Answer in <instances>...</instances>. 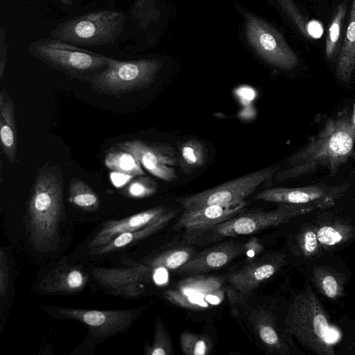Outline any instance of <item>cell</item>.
Instances as JSON below:
<instances>
[{
    "label": "cell",
    "instance_id": "cell-1",
    "mask_svg": "<svg viewBox=\"0 0 355 355\" xmlns=\"http://www.w3.org/2000/svg\"><path fill=\"white\" fill-rule=\"evenodd\" d=\"M355 120L348 109L327 119L323 126L300 150L291 155L286 166L275 175L285 181L325 170L336 176L340 168L355 157Z\"/></svg>",
    "mask_w": 355,
    "mask_h": 355
},
{
    "label": "cell",
    "instance_id": "cell-2",
    "mask_svg": "<svg viewBox=\"0 0 355 355\" xmlns=\"http://www.w3.org/2000/svg\"><path fill=\"white\" fill-rule=\"evenodd\" d=\"M29 241L36 251H54L60 242L63 214V174L58 166L46 164L38 171L28 203Z\"/></svg>",
    "mask_w": 355,
    "mask_h": 355
},
{
    "label": "cell",
    "instance_id": "cell-3",
    "mask_svg": "<svg viewBox=\"0 0 355 355\" xmlns=\"http://www.w3.org/2000/svg\"><path fill=\"white\" fill-rule=\"evenodd\" d=\"M283 329L304 348L318 355H334L335 347L342 337L309 283L293 297Z\"/></svg>",
    "mask_w": 355,
    "mask_h": 355
},
{
    "label": "cell",
    "instance_id": "cell-4",
    "mask_svg": "<svg viewBox=\"0 0 355 355\" xmlns=\"http://www.w3.org/2000/svg\"><path fill=\"white\" fill-rule=\"evenodd\" d=\"M320 208L315 205L279 204L269 211H256L235 216L208 227L185 231L183 241L187 244L202 245L225 237H234L257 233L276 227L291 219Z\"/></svg>",
    "mask_w": 355,
    "mask_h": 355
},
{
    "label": "cell",
    "instance_id": "cell-5",
    "mask_svg": "<svg viewBox=\"0 0 355 355\" xmlns=\"http://www.w3.org/2000/svg\"><path fill=\"white\" fill-rule=\"evenodd\" d=\"M28 51L49 67L84 80L104 69L112 59L51 37L32 43Z\"/></svg>",
    "mask_w": 355,
    "mask_h": 355
},
{
    "label": "cell",
    "instance_id": "cell-6",
    "mask_svg": "<svg viewBox=\"0 0 355 355\" xmlns=\"http://www.w3.org/2000/svg\"><path fill=\"white\" fill-rule=\"evenodd\" d=\"M125 23V16L121 12L95 11L60 23L51 32V37L73 45H105L118 38Z\"/></svg>",
    "mask_w": 355,
    "mask_h": 355
},
{
    "label": "cell",
    "instance_id": "cell-7",
    "mask_svg": "<svg viewBox=\"0 0 355 355\" xmlns=\"http://www.w3.org/2000/svg\"><path fill=\"white\" fill-rule=\"evenodd\" d=\"M161 67L158 60L120 61L112 58L104 69L87 81L99 94L120 96L150 86Z\"/></svg>",
    "mask_w": 355,
    "mask_h": 355
},
{
    "label": "cell",
    "instance_id": "cell-8",
    "mask_svg": "<svg viewBox=\"0 0 355 355\" xmlns=\"http://www.w3.org/2000/svg\"><path fill=\"white\" fill-rule=\"evenodd\" d=\"M42 310L51 318L80 322L88 329L90 338L101 342L128 331L147 308L142 306L125 309L96 310L44 305Z\"/></svg>",
    "mask_w": 355,
    "mask_h": 355
},
{
    "label": "cell",
    "instance_id": "cell-9",
    "mask_svg": "<svg viewBox=\"0 0 355 355\" xmlns=\"http://www.w3.org/2000/svg\"><path fill=\"white\" fill-rule=\"evenodd\" d=\"M280 169L274 165L246 174L217 187L199 193L180 197L177 202L185 209L205 205H229L244 201L265 181L271 179Z\"/></svg>",
    "mask_w": 355,
    "mask_h": 355
},
{
    "label": "cell",
    "instance_id": "cell-10",
    "mask_svg": "<svg viewBox=\"0 0 355 355\" xmlns=\"http://www.w3.org/2000/svg\"><path fill=\"white\" fill-rule=\"evenodd\" d=\"M245 35L254 51L268 64L291 70L298 64L295 52L274 27L252 14H246Z\"/></svg>",
    "mask_w": 355,
    "mask_h": 355
},
{
    "label": "cell",
    "instance_id": "cell-11",
    "mask_svg": "<svg viewBox=\"0 0 355 355\" xmlns=\"http://www.w3.org/2000/svg\"><path fill=\"white\" fill-rule=\"evenodd\" d=\"M351 187L349 183L336 185L316 184L301 187H274L261 191L254 199L278 204L315 205L320 209L333 206Z\"/></svg>",
    "mask_w": 355,
    "mask_h": 355
},
{
    "label": "cell",
    "instance_id": "cell-12",
    "mask_svg": "<svg viewBox=\"0 0 355 355\" xmlns=\"http://www.w3.org/2000/svg\"><path fill=\"white\" fill-rule=\"evenodd\" d=\"M115 146L134 155L141 166L154 176L168 182L177 178L175 167L178 165V156L171 146L133 139Z\"/></svg>",
    "mask_w": 355,
    "mask_h": 355
},
{
    "label": "cell",
    "instance_id": "cell-13",
    "mask_svg": "<svg viewBox=\"0 0 355 355\" xmlns=\"http://www.w3.org/2000/svg\"><path fill=\"white\" fill-rule=\"evenodd\" d=\"M154 270L140 262L130 261L128 268H93L92 275L101 286L113 293L137 295L144 292V284L150 281Z\"/></svg>",
    "mask_w": 355,
    "mask_h": 355
},
{
    "label": "cell",
    "instance_id": "cell-14",
    "mask_svg": "<svg viewBox=\"0 0 355 355\" xmlns=\"http://www.w3.org/2000/svg\"><path fill=\"white\" fill-rule=\"evenodd\" d=\"M285 262L284 254H267L232 273L228 278V283L239 294L248 296L275 275Z\"/></svg>",
    "mask_w": 355,
    "mask_h": 355
},
{
    "label": "cell",
    "instance_id": "cell-15",
    "mask_svg": "<svg viewBox=\"0 0 355 355\" xmlns=\"http://www.w3.org/2000/svg\"><path fill=\"white\" fill-rule=\"evenodd\" d=\"M172 209L166 206H158L119 220L105 221L101 230L89 243L92 250L106 245L118 235L145 227L167 214Z\"/></svg>",
    "mask_w": 355,
    "mask_h": 355
},
{
    "label": "cell",
    "instance_id": "cell-16",
    "mask_svg": "<svg viewBox=\"0 0 355 355\" xmlns=\"http://www.w3.org/2000/svg\"><path fill=\"white\" fill-rule=\"evenodd\" d=\"M246 252L245 245L226 241L196 253L178 270L182 274L198 275L226 266Z\"/></svg>",
    "mask_w": 355,
    "mask_h": 355
},
{
    "label": "cell",
    "instance_id": "cell-17",
    "mask_svg": "<svg viewBox=\"0 0 355 355\" xmlns=\"http://www.w3.org/2000/svg\"><path fill=\"white\" fill-rule=\"evenodd\" d=\"M247 205L245 200L229 205H211L185 209L174 230L191 231L221 223L238 215Z\"/></svg>",
    "mask_w": 355,
    "mask_h": 355
},
{
    "label": "cell",
    "instance_id": "cell-18",
    "mask_svg": "<svg viewBox=\"0 0 355 355\" xmlns=\"http://www.w3.org/2000/svg\"><path fill=\"white\" fill-rule=\"evenodd\" d=\"M250 320L259 338L268 351L282 355L291 353V337L278 326L271 311L260 308L254 309Z\"/></svg>",
    "mask_w": 355,
    "mask_h": 355
},
{
    "label": "cell",
    "instance_id": "cell-19",
    "mask_svg": "<svg viewBox=\"0 0 355 355\" xmlns=\"http://www.w3.org/2000/svg\"><path fill=\"white\" fill-rule=\"evenodd\" d=\"M87 274L78 266L62 265L51 270L40 281L39 290L46 294H74L82 291Z\"/></svg>",
    "mask_w": 355,
    "mask_h": 355
},
{
    "label": "cell",
    "instance_id": "cell-20",
    "mask_svg": "<svg viewBox=\"0 0 355 355\" xmlns=\"http://www.w3.org/2000/svg\"><path fill=\"white\" fill-rule=\"evenodd\" d=\"M0 141L5 157L13 164L17 157V132L15 104L6 89L0 92Z\"/></svg>",
    "mask_w": 355,
    "mask_h": 355
},
{
    "label": "cell",
    "instance_id": "cell-21",
    "mask_svg": "<svg viewBox=\"0 0 355 355\" xmlns=\"http://www.w3.org/2000/svg\"><path fill=\"white\" fill-rule=\"evenodd\" d=\"M177 214L178 210L172 209L167 214L155 223L139 230L121 234L106 245L90 250L89 254L103 255L135 244L163 229Z\"/></svg>",
    "mask_w": 355,
    "mask_h": 355
},
{
    "label": "cell",
    "instance_id": "cell-22",
    "mask_svg": "<svg viewBox=\"0 0 355 355\" xmlns=\"http://www.w3.org/2000/svg\"><path fill=\"white\" fill-rule=\"evenodd\" d=\"M355 70V0H352L345 35L336 63V76L349 83Z\"/></svg>",
    "mask_w": 355,
    "mask_h": 355
},
{
    "label": "cell",
    "instance_id": "cell-23",
    "mask_svg": "<svg viewBox=\"0 0 355 355\" xmlns=\"http://www.w3.org/2000/svg\"><path fill=\"white\" fill-rule=\"evenodd\" d=\"M315 225L317 236L323 248L343 244L352 239L355 231L352 226L337 219L324 216Z\"/></svg>",
    "mask_w": 355,
    "mask_h": 355
},
{
    "label": "cell",
    "instance_id": "cell-24",
    "mask_svg": "<svg viewBox=\"0 0 355 355\" xmlns=\"http://www.w3.org/2000/svg\"><path fill=\"white\" fill-rule=\"evenodd\" d=\"M177 156L180 171L184 174H191L205 164L207 148L198 139H188L178 145Z\"/></svg>",
    "mask_w": 355,
    "mask_h": 355
},
{
    "label": "cell",
    "instance_id": "cell-25",
    "mask_svg": "<svg viewBox=\"0 0 355 355\" xmlns=\"http://www.w3.org/2000/svg\"><path fill=\"white\" fill-rule=\"evenodd\" d=\"M104 162L110 170L123 175L134 177L145 174L141 163L134 155L116 146L107 152Z\"/></svg>",
    "mask_w": 355,
    "mask_h": 355
},
{
    "label": "cell",
    "instance_id": "cell-26",
    "mask_svg": "<svg viewBox=\"0 0 355 355\" xmlns=\"http://www.w3.org/2000/svg\"><path fill=\"white\" fill-rule=\"evenodd\" d=\"M311 281L318 291L328 299H339L344 294V282L338 273L322 266L313 268Z\"/></svg>",
    "mask_w": 355,
    "mask_h": 355
},
{
    "label": "cell",
    "instance_id": "cell-27",
    "mask_svg": "<svg viewBox=\"0 0 355 355\" xmlns=\"http://www.w3.org/2000/svg\"><path fill=\"white\" fill-rule=\"evenodd\" d=\"M197 252L190 247L168 250L140 261L153 269L178 270L187 263Z\"/></svg>",
    "mask_w": 355,
    "mask_h": 355
},
{
    "label": "cell",
    "instance_id": "cell-28",
    "mask_svg": "<svg viewBox=\"0 0 355 355\" xmlns=\"http://www.w3.org/2000/svg\"><path fill=\"white\" fill-rule=\"evenodd\" d=\"M68 200L74 207L86 211H96L100 205L96 193L78 178H73L69 183Z\"/></svg>",
    "mask_w": 355,
    "mask_h": 355
},
{
    "label": "cell",
    "instance_id": "cell-29",
    "mask_svg": "<svg viewBox=\"0 0 355 355\" xmlns=\"http://www.w3.org/2000/svg\"><path fill=\"white\" fill-rule=\"evenodd\" d=\"M346 11V3L342 2L336 8L331 19L325 40V55L328 59H331L336 53Z\"/></svg>",
    "mask_w": 355,
    "mask_h": 355
},
{
    "label": "cell",
    "instance_id": "cell-30",
    "mask_svg": "<svg viewBox=\"0 0 355 355\" xmlns=\"http://www.w3.org/2000/svg\"><path fill=\"white\" fill-rule=\"evenodd\" d=\"M298 252L306 258L318 255L322 248L320 243L315 225L313 224L302 227L296 238Z\"/></svg>",
    "mask_w": 355,
    "mask_h": 355
},
{
    "label": "cell",
    "instance_id": "cell-31",
    "mask_svg": "<svg viewBox=\"0 0 355 355\" xmlns=\"http://www.w3.org/2000/svg\"><path fill=\"white\" fill-rule=\"evenodd\" d=\"M173 347L170 336L165 325L159 316L157 317L155 324V334L151 345L145 348L147 355H171Z\"/></svg>",
    "mask_w": 355,
    "mask_h": 355
},
{
    "label": "cell",
    "instance_id": "cell-32",
    "mask_svg": "<svg viewBox=\"0 0 355 355\" xmlns=\"http://www.w3.org/2000/svg\"><path fill=\"white\" fill-rule=\"evenodd\" d=\"M180 342L182 351L187 355H205L211 350L208 338L193 332H182Z\"/></svg>",
    "mask_w": 355,
    "mask_h": 355
},
{
    "label": "cell",
    "instance_id": "cell-33",
    "mask_svg": "<svg viewBox=\"0 0 355 355\" xmlns=\"http://www.w3.org/2000/svg\"><path fill=\"white\" fill-rule=\"evenodd\" d=\"M157 183L150 178L141 175L131 180L123 189V195L129 198H143L156 193Z\"/></svg>",
    "mask_w": 355,
    "mask_h": 355
},
{
    "label": "cell",
    "instance_id": "cell-34",
    "mask_svg": "<svg viewBox=\"0 0 355 355\" xmlns=\"http://www.w3.org/2000/svg\"><path fill=\"white\" fill-rule=\"evenodd\" d=\"M9 286V268L6 254L0 251V296L2 298L8 292Z\"/></svg>",
    "mask_w": 355,
    "mask_h": 355
}]
</instances>
